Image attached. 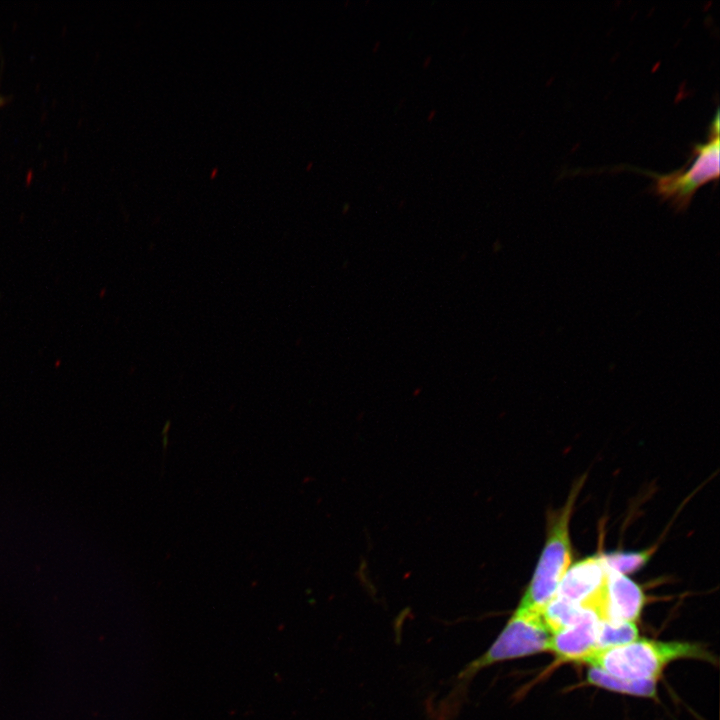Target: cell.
<instances>
[{
  "mask_svg": "<svg viewBox=\"0 0 720 720\" xmlns=\"http://www.w3.org/2000/svg\"><path fill=\"white\" fill-rule=\"evenodd\" d=\"M694 658L711 662L712 655L702 646L690 642H661L647 639L590 653L583 663L626 680H657L670 662Z\"/></svg>",
  "mask_w": 720,
  "mask_h": 720,
  "instance_id": "cell-1",
  "label": "cell"
},
{
  "mask_svg": "<svg viewBox=\"0 0 720 720\" xmlns=\"http://www.w3.org/2000/svg\"><path fill=\"white\" fill-rule=\"evenodd\" d=\"M719 115L717 108L708 126L707 140L692 145L688 161L680 168L665 174L633 168L653 179L649 192L669 203L676 213L687 210L700 187L719 178Z\"/></svg>",
  "mask_w": 720,
  "mask_h": 720,
  "instance_id": "cell-2",
  "label": "cell"
},
{
  "mask_svg": "<svg viewBox=\"0 0 720 720\" xmlns=\"http://www.w3.org/2000/svg\"><path fill=\"white\" fill-rule=\"evenodd\" d=\"M582 482L583 480H580L576 483L565 505L549 519L544 548L517 609L541 614L543 608L556 595L561 579L571 566L569 522Z\"/></svg>",
  "mask_w": 720,
  "mask_h": 720,
  "instance_id": "cell-3",
  "label": "cell"
},
{
  "mask_svg": "<svg viewBox=\"0 0 720 720\" xmlns=\"http://www.w3.org/2000/svg\"><path fill=\"white\" fill-rule=\"evenodd\" d=\"M552 633L541 614L516 609L492 645L459 674L466 680L492 664L549 651Z\"/></svg>",
  "mask_w": 720,
  "mask_h": 720,
  "instance_id": "cell-4",
  "label": "cell"
},
{
  "mask_svg": "<svg viewBox=\"0 0 720 720\" xmlns=\"http://www.w3.org/2000/svg\"><path fill=\"white\" fill-rule=\"evenodd\" d=\"M606 617V568L601 554L589 556L568 568L556 595Z\"/></svg>",
  "mask_w": 720,
  "mask_h": 720,
  "instance_id": "cell-5",
  "label": "cell"
},
{
  "mask_svg": "<svg viewBox=\"0 0 720 720\" xmlns=\"http://www.w3.org/2000/svg\"><path fill=\"white\" fill-rule=\"evenodd\" d=\"M599 619L589 609L575 625L554 633L549 651L559 662L583 663L584 659L596 650V631Z\"/></svg>",
  "mask_w": 720,
  "mask_h": 720,
  "instance_id": "cell-6",
  "label": "cell"
},
{
  "mask_svg": "<svg viewBox=\"0 0 720 720\" xmlns=\"http://www.w3.org/2000/svg\"><path fill=\"white\" fill-rule=\"evenodd\" d=\"M606 568V621L635 622L645 604L641 587L628 576Z\"/></svg>",
  "mask_w": 720,
  "mask_h": 720,
  "instance_id": "cell-7",
  "label": "cell"
},
{
  "mask_svg": "<svg viewBox=\"0 0 720 720\" xmlns=\"http://www.w3.org/2000/svg\"><path fill=\"white\" fill-rule=\"evenodd\" d=\"M587 682L610 691L635 696L655 698L657 692V680L621 679L595 667L588 670Z\"/></svg>",
  "mask_w": 720,
  "mask_h": 720,
  "instance_id": "cell-8",
  "label": "cell"
},
{
  "mask_svg": "<svg viewBox=\"0 0 720 720\" xmlns=\"http://www.w3.org/2000/svg\"><path fill=\"white\" fill-rule=\"evenodd\" d=\"M585 608L554 596L541 612L546 627L552 634L577 624L584 616Z\"/></svg>",
  "mask_w": 720,
  "mask_h": 720,
  "instance_id": "cell-9",
  "label": "cell"
},
{
  "mask_svg": "<svg viewBox=\"0 0 720 720\" xmlns=\"http://www.w3.org/2000/svg\"><path fill=\"white\" fill-rule=\"evenodd\" d=\"M635 622L599 620L596 631V650L631 643L638 638Z\"/></svg>",
  "mask_w": 720,
  "mask_h": 720,
  "instance_id": "cell-10",
  "label": "cell"
},
{
  "mask_svg": "<svg viewBox=\"0 0 720 720\" xmlns=\"http://www.w3.org/2000/svg\"><path fill=\"white\" fill-rule=\"evenodd\" d=\"M655 548L654 546L645 550L631 552L615 551L601 555L604 564L608 568L626 575L644 567L654 554Z\"/></svg>",
  "mask_w": 720,
  "mask_h": 720,
  "instance_id": "cell-11",
  "label": "cell"
},
{
  "mask_svg": "<svg viewBox=\"0 0 720 720\" xmlns=\"http://www.w3.org/2000/svg\"><path fill=\"white\" fill-rule=\"evenodd\" d=\"M431 61H432V56L428 55L423 61V67H427Z\"/></svg>",
  "mask_w": 720,
  "mask_h": 720,
  "instance_id": "cell-12",
  "label": "cell"
},
{
  "mask_svg": "<svg viewBox=\"0 0 720 720\" xmlns=\"http://www.w3.org/2000/svg\"><path fill=\"white\" fill-rule=\"evenodd\" d=\"M435 115H436V110L435 109L431 110L427 116V120L431 121L435 117Z\"/></svg>",
  "mask_w": 720,
  "mask_h": 720,
  "instance_id": "cell-13",
  "label": "cell"
},
{
  "mask_svg": "<svg viewBox=\"0 0 720 720\" xmlns=\"http://www.w3.org/2000/svg\"><path fill=\"white\" fill-rule=\"evenodd\" d=\"M380 44H381L380 40H376V42H375L374 45H373L372 51H373V52L377 51V50L379 49V47H380Z\"/></svg>",
  "mask_w": 720,
  "mask_h": 720,
  "instance_id": "cell-14",
  "label": "cell"
},
{
  "mask_svg": "<svg viewBox=\"0 0 720 720\" xmlns=\"http://www.w3.org/2000/svg\"><path fill=\"white\" fill-rule=\"evenodd\" d=\"M5 99L0 95V107L4 105Z\"/></svg>",
  "mask_w": 720,
  "mask_h": 720,
  "instance_id": "cell-15",
  "label": "cell"
}]
</instances>
